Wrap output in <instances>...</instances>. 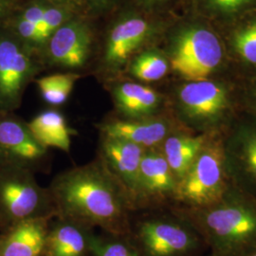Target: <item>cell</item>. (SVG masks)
I'll return each mask as SVG.
<instances>
[{
	"label": "cell",
	"instance_id": "1",
	"mask_svg": "<svg viewBox=\"0 0 256 256\" xmlns=\"http://www.w3.org/2000/svg\"><path fill=\"white\" fill-rule=\"evenodd\" d=\"M64 208L74 216L108 224L122 214L119 196L104 178L92 170L66 176L58 187Z\"/></svg>",
	"mask_w": 256,
	"mask_h": 256
},
{
	"label": "cell",
	"instance_id": "2",
	"mask_svg": "<svg viewBox=\"0 0 256 256\" xmlns=\"http://www.w3.org/2000/svg\"><path fill=\"white\" fill-rule=\"evenodd\" d=\"M222 59V48L214 34L204 28H192L178 37L171 64L184 79L206 80Z\"/></svg>",
	"mask_w": 256,
	"mask_h": 256
},
{
	"label": "cell",
	"instance_id": "3",
	"mask_svg": "<svg viewBox=\"0 0 256 256\" xmlns=\"http://www.w3.org/2000/svg\"><path fill=\"white\" fill-rule=\"evenodd\" d=\"M222 166L220 151L210 148L194 160L185 174L180 192L184 198L198 204L210 203L222 192Z\"/></svg>",
	"mask_w": 256,
	"mask_h": 256
},
{
	"label": "cell",
	"instance_id": "4",
	"mask_svg": "<svg viewBox=\"0 0 256 256\" xmlns=\"http://www.w3.org/2000/svg\"><path fill=\"white\" fill-rule=\"evenodd\" d=\"M206 224L221 247L244 246L256 238V212L243 206L223 207L209 212Z\"/></svg>",
	"mask_w": 256,
	"mask_h": 256
},
{
	"label": "cell",
	"instance_id": "5",
	"mask_svg": "<svg viewBox=\"0 0 256 256\" xmlns=\"http://www.w3.org/2000/svg\"><path fill=\"white\" fill-rule=\"evenodd\" d=\"M140 239L149 256H178L194 245L189 232L164 222H147L140 228Z\"/></svg>",
	"mask_w": 256,
	"mask_h": 256
},
{
	"label": "cell",
	"instance_id": "6",
	"mask_svg": "<svg viewBox=\"0 0 256 256\" xmlns=\"http://www.w3.org/2000/svg\"><path fill=\"white\" fill-rule=\"evenodd\" d=\"M180 98L187 113L196 118H210L225 108V90L216 82L202 80L183 86Z\"/></svg>",
	"mask_w": 256,
	"mask_h": 256
},
{
	"label": "cell",
	"instance_id": "7",
	"mask_svg": "<svg viewBox=\"0 0 256 256\" xmlns=\"http://www.w3.org/2000/svg\"><path fill=\"white\" fill-rule=\"evenodd\" d=\"M90 36L80 23H70L59 28L50 41V54L56 62L76 68L82 66L88 52Z\"/></svg>",
	"mask_w": 256,
	"mask_h": 256
},
{
	"label": "cell",
	"instance_id": "8",
	"mask_svg": "<svg viewBox=\"0 0 256 256\" xmlns=\"http://www.w3.org/2000/svg\"><path fill=\"white\" fill-rule=\"evenodd\" d=\"M30 70V61L10 41L0 42V97L14 99Z\"/></svg>",
	"mask_w": 256,
	"mask_h": 256
},
{
	"label": "cell",
	"instance_id": "9",
	"mask_svg": "<svg viewBox=\"0 0 256 256\" xmlns=\"http://www.w3.org/2000/svg\"><path fill=\"white\" fill-rule=\"evenodd\" d=\"M104 151L111 166L132 188L140 183V167L144 158L142 147L128 140L106 138Z\"/></svg>",
	"mask_w": 256,
	"mask_h": 256
},
{
	"label": "cell",
	"instance_id": "10",
	"mask_svg": "<svg viewBox=\"0 0 256 256\" xmlns=\"http://www.w3.org/2000/svg\"><path fill=\"white\" fill-rule=\"evenodd\" d=\"M148 32V25L142 19L122 21L113 28L110 34L106 59L110 64H122L135 50Z\"/></svg>",
	"mask_w": 256,
	"mask_h": 256
},
{
	"label": "cell",
	"instance_id": "11",
	"mask_svg": "<svg viewBox=\"0 0 256 256\" xmlns=\"http://www.w3.org/2000/svg\"><path fill=\"white\" fill-rule=\"evenodd\" d=\"M46 244V232L42 223L26 220L20 223L4 240L1 256H37Z\"/></svg>",
	"mask_w": 256,
	"mask_h": 256
},
{
	"label": "cell",
	"instance_id": "12",
	"mask_svg": "<svg viewBox=\"0 0 256 256\" xmlns=\"http://www.w3.org/2000/svg\"><path fill=\"white\" fill-rule=\"evenodd\" d=\"M28 128L44 148L55 147L66 152L70 151L72 132L59 112L46 111L39 114L30 122Z\"/></svg>",
	"mask_w": 256,
	"mask_h": 256
},
{
	"label": "cell",
	"instance_id": "13",
	"mask_svg": "<svg viewBox=\"0 0 256 256\" xmlns=\"http://www.w3.org/2000/svg\"><path fill=\"white\" fill-rule=\"evenodd\" d=\"M102 131L106 138L128 140L142 147L152 146L164 138L167 126L162 122H114L106 124Z\"/></svg>",
	"mask_w": 256,
	"mask_h": 256
},
{
	"label": "cell",
	"instance_id": "14",
	"mask_svg": "<svg viewBox=\"0 0 256 256\" xmlns=\"http://www.w3.org/2000/svg\"><path fill=\"white\" fill-rule=\"evenodd\" d=\"M0 147L10 155L28 160L40 158L45 152L28 128L14 120L0 122Z\"/></svg>",
	"mask_w": 256,
	"mask_h": 256
},
{
	"label": "cell",
	"instance_id": "15",
	"mask_svg": "<svg viewBox=\"0 0 256 256\" xmlns=\"http://www.w3.org/2000/svg\"><path fill=\"white\" fill-rule=\"evenodd\" d=\"M0 194L5 208L16 218L30 216L39 207V192L30 183L9 180L2 185Z\"/></svg>",
	"mask_w": 256,
	"mask_h": 256
},
{
	"label": "cell",
	"instance_id": "16",
	"mask_svg": "<svg viewBox=\"0 0 256 256\" xmlns=\"http://www.w3.org/2000/svg\"><path fill=\"white\" fill-rule=\"evenodd\" d=\"M120 110L131 116L148 114L155 110L158 97L152 88L134 82H124L115 92Z\"/></svg>",
	"mask_w": 256,
	"mask_h": 256
},
{
	"label": "cell",
	"instance_id": "17",
	"mask_svg": "<svg viewBox=\"0 0 256 256\" xmlns=\"http://www.w3.org/2000/svg\"><path fill=\"white\" fill-rule=\"evenodd\" d=\"M202 138H169L165 142L166 160L171 170L178 176H184L191 168L196 158L202 150Z\"/></svg>",
	"mask_w": 256,
	"mask_h": 256
},
{
	"label": "cell",
	"instance_id": "18",
	"mask_svg": "<svg viewBox=\"0 0 256 256\" xmlns=\"http://www.w3.org/2000/svg\"><path fill=\"white\" fill-rule=\"evenodd\" d=\"M171 168L166 158L158 155L144 156L140 167V183L152 192H168L174 187Z\"/></svg>",
	"mask_w": 256,
	"mask_h": 256
},
{
	"label": "cell",
	"instance_id": "19",
	"mask_svg": "<svg viewBox=\"0 0 256 256\" xmlns=\"http://www.w3.org/2000/svg\"><path fill=\"white\" fill-rule=\"evenodd\" d=\"M50 248L52 256H82L86 241L79 230L64 225L52 234Z\"/></svg>",
	"mask_w": 256,
	"mask_h": 256
},
{
	"label": "cell",
	"instance_id": "20",
	"mask_svg": "<svg viewBox=\"0 0 256 256\" xmlns=\"http://www.w3.org/2000/svg\"><path fill=\"white\" fill-rule=\"evenodd\" d=\"M168 70L167 61L156 52H146L136 58L131 72L142 81L153 82L162 79Z\"/></svg>",
	"mask_w": 256,
	"mask_h": 256
},
{
	"label": "cell",
	"instance_id": "21",
	"mask_svg": "<svg viewBox=\"0 0 256 256\" xmlns=\"http://www.w3.org/2000/svg\"><path fill=\"white\" fill-rule=\"evenodd\" d=\"M234 46L246 61L256 64V21L238 32L234 37Z\"/></svg>",
	"mask_w": 256,
	"mask_h": 256
},
{
	"label": "cell",
	"instance_id": "22",
	"mask_svg": "<svg viewBox=\"0 0 256 256\" xmlns=\"http://www.w3.org/2000/svg\"><path fill=\"white\" fill-rule=\"evenodd\" d=\"M90 248L96 256H137L128 246L118 242H102L93 238Z\"/></svg>",
	"mask_w": 256,
	"mask_h": 256
},
{
	"label": "cell",
	"instance_id": "23",
	"mask_svg": "<svg viewBox=\"0 0 256 256\" xmlns=\"http://www.w3.org/2000/svg\"><path fill=\"white\" fill-rule=\"evenodd\" d=\"M70 74H55L41 78L37 81L40 92L42 93L43 98L48 104H54L55 94L58 88L64 84Z\"/></svg>",
	"mask_w": 256,
	"mask_h": 256
},
{
	"label": "cell",
	"instance_id": "24",
	"mask_svg": "<svg viewBox=\"0 0 256 256\" xmlns=\"http://www.w3.org/2000/svg\"><path fill=\"white\" fill-rule=\"evenodd\" d=\"M64 18V12L61 10L50 8L46 9L43 24H42V34L45 39L60 28Z\"/></svg>",
	"mask_w": 256,
	"mask_h": 256
},
{
	"label": "cell",
	"instance_id": "25",
	"mask_svg": "<svg viewBox=\"0 0 256 256\" xmlns=\"http://www.w3.org/2000/svg\"><path fill=\"white\" fill-rule=\"evenodd\" d=\"M243 155L250 172L256 180V133L248 132L243 137Z\"/></svg>",
	"mask_w": 256,
	"mask_h": 256
},
{
	"label": "cell",
	"instance_id": "26",
	"mask_svg": "<svg viewBox=\"0 0 256 256\" xmlns=\"http://www.w3.org/2000/svg\"><path fill=\"white\" fill-rule=\"evenodd\" d=\"M18 30L20 34L28 40L32 41H43L45 38L43 36L41 30L39 28L36 27L30 22H28L26 20L22 19L19 23Z\"/></svg>",
	"mask_w": 256,
	"mask_h": 256
},
{
	"label": "cell",
	"instance_id": "27",
	"mask_svg": "<svg viewBox=\"0 0 256 256\" xmlns=\"http://www.w3.org/2000/svg\"><path fill=\"white\" fill-rule=\"evenodd\" d=\"M212 7L225 12H236L250 0H209Z\"/></svg>",
	"mask_w": 256,
	"mask_h": 256
},
{
	"label": "cell",
	"instance_id": "28",
	"mask_svg": "<svg viewBox=\"0 0 256 256\" xmlns=\"http://www.w3.org/2000/svg\"><path fill=\"white\" fill-rule=\"evenodd\" d=\"M45 12H46V8H44L43 6L36 5V6L28 9L25 12V14L23 16V19L26 20L28 22L32 23L34 25H36V27L39 28L40 30H41ZM41 32H42V30H41Z\"/></svg>",
	"mask_w": 256,
	"mask_h": 256
},
{
	"label": "cell",
	"instance_id": "29",
	"mask_svg": "<svg viewBox=\"0 0 256 256\" xmlns=\"http://www.w3.org/2000/svg\"><path fill=\"white\" fill-rule=\"evenodd\" d=\"M256 256V254H252V256Z\"/></svg>",
	"mask_w": 256,
	"mask_h": 256
}]
</instances>
